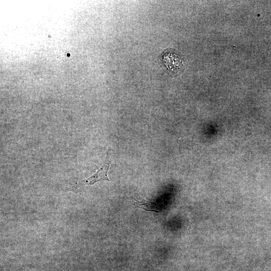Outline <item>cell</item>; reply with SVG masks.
Here are the masks:
<instances>
[{
    "label": "cell",
    "mask_w": 271,
    "mask_h": 271,
    "mask_svg": "<svg viewBox=\"0 0 271 271\" xmlns=\"http://www.w3.org/2000/svg\"><path fill=\"white\" fill-rule=\"evenodd\" d=\"M160 62L163 70L172 77L182 74L187 66L184 56L174 49H165L161 54Z\"/></svg>",
    "instance_id": "1"
},
{
    "label": "cell",
    "mask_w": 271,
    "mask_h": 271,
    "mask_svg": "<svg viewBox=\"0 0 271 271\" xmlns=\"http://www.w3.org/2000/svg\"><path fill=\"white\" fill-rule=\"evenodd\" d=\"M108 149L104 163L101 167L91 177L85 180L77 182L73 187V189H76L84 185H91L95 183L101 181H108L107 173L111 163L110 160V151Z\"/></svg>",
    "instance_id": "2"
},
{
    "label": "cell",
    "mask_w": 271,
    "mask_h": 271,
    "mask_svg": "<svg viewBox=\"0 0 271 271\" xmlns=\"http://www.w3.org/2000/svg\"><path fill=\"white\" fill-rule=\"evenodd\" d=\"M135 200L136 201L133 203V205L136 208L138 207L143 209L147 211H154L157 213L160 211L158 206L156 203L150 202L145 199L140 201Z\"/></svg>",
    "instance_id": "3"
}]
</instances>
